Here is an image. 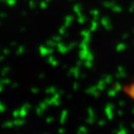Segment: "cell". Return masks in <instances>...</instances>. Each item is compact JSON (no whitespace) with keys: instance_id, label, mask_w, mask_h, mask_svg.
I'll return each instance as SVG.
<instances>
[{"instance_id":"obj_1","label":"cell","mask_w":134,"mask_h":134,"mask_svg":"<svg viewBox=\"0 0 134 134\" xmlns=\"http://www.w3.org/2000/svg\"><path fill=\"white\" fill-rule=\"evenodd\" d=\"M123 92L128 98L134 100V81L125 85L123 88Z\"/></svg>"}]
</instances>
